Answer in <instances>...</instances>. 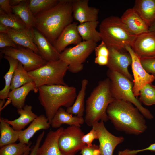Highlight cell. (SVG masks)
<instances>
[{"label":"cell","instance_id":"cell-1","mask_svg":"<svg viewBox=\"0 0 155 155\" xmlns=\"http://www.w3.org/2000/svg\"><path fill=\"white\" fill-rule=\"evenodd\" d=\"M73 0H59L52 7L34 16V28L53 45L62 31L73 22Z\"/></svg>","mask_w":155,"mask_h":155},{"label":"cell","instance_id":"cell-2","mask_svg":"<svg viewBox=\"0 0 155 155\" xmlns=\"http://www.w3.org/2000/svg\"><path fill=\"white\" fill-rule=\"evenodd\" d=\"M106 113L117 131L138 135L147 129L144 117L130 102L115 100L108 106Z\"/></svg>","mask_w":155,"mask_h":155},{"label":"cell","instance_id":"cell-3","mask_svg":"<svg viewBox=\"0 0 155 155\" xmlns=\"http://www.w3.org/2000/svg\"><path fill=\"white\" fill-rule=\"evenodd\" d=\"M38 100L50 124L59 108L72 106L77 96L76 88L68 85H44L38 88Z\"/></svg>","mask_w":155,"mask_h":155},{"label":"cell","instance_id":"cell-4","mask_svg":"<svg viewBox=\"0 0 155 155\" xmlns=\"http://www.w3.org/2000/svg\"><path fill=\"white\" fill-rule=\"evenodd\" d=\"M110 88V80L108 78L100 81L86 101L84 122L92 127L96 122H106L109 119L106 110L109 105L115 100Z\"/></svg>","mask_w":155,"mask_h":155},{"label":"cell","instance_id":"cell-5","mask_svg":"<svg viewBox=\"0 0 155 155\" xmlns=\"http://www.w3.org/2000/svg\"><path fill=\"white\" fill-rule=\"evenodd\" d=\"M99 26L101 41L108 48L126 50L127 46H131L137 36L132 33L120 18L117 16H111L105 18Z\"/></svg>","mask_w":155,"mask_h":155},{"label":"cell","instance_id":"cell-6","mask_svg":"<svg viewBox=\"0 0 155 155\" xmlns=\"http://www.w3.org/2000/svg\"><path fill=\"white\" fill-rule=\"evenodd\" d=\"M107 75L110 80L111 91L115 100L130 102L138 109L144 117L148 119L153 118L150 112L144 107L140 100L134 95L133 82L116 71L108 70Z\"/></svg>","mask_w":155,"mask_h":155},{"label":"cell","instance_id":"cell-7","mask_svg":"<svg viewBox=\"0 0 155 155\" xmlns=\"http://www.w3.org/2000/svg\"><path fill=\"white\" fill-rule=\"evenodd\" d=\"M68 66L67 63L59 59L47 62L44 65L28 73L38 89L44 85L67 86L64 78Z\"/></svg>","mask_w":155,"mask_h":155},{"label":"cell","instance_id":"cell-8","mask_svg":"<svg viewBox=\"0 0 155 155\" xmlns=\"http://www.w3.org/2000/svg\"><path fill=\"white\" fill-rule=\"evenodd\" d=\"M92 41H83L75 46L66 48L61 53L60 59L69 65L68 71L77 73L83 68V63L97 46Z\"/></svg>","mask_w":155,"mask_h":155},{"label":"cell","instance_id":"cell-9","mask_svg":"<svg viewBox=\"0 0 155 155\" xmlns=\"http://www.w3.org/2000/svg\"><path fill=\"white\" fill-rule=\"evenodd\" d=\"M1 53L11 57L20 63L28 72L34 71L45 65L47 62L32 50L18 45L17 48L0 49Z\"/></svg>","mask_w":155,"mask_h":155},{"label":"cell","instance_id":"cell-10","mask_svg":"<svg viewBox=\"0 0 155 155\" xmlns=\"http://www.w3.org/2000/svg\"><path fill=\"white\" fill-rule=\"evenodd\" d=\"M84 133L80 127L69 126L64 128L58 141L59 150L63 155H74L86 145L82 140Z\"/></svg>","mask_w":155,"mask_h":155},{"label":"cell","instance_id":"cell-11","mask_svg":"<svg viewBox=\"0 0 155 155\" xmlns=\"http://www.w3.org/2000/svg\"><path fill=\"white\" fill-rule=\"evenodd\" d=\"M126 50L131 55L132 59L131 65L134 77L133 91L137 98L139 96L140 89L145 85L151 83L155 79V76L148 73L142 67L140 59L130 46L125 47Z\"/></svg>","mask_w":155,"mask_h":155},{"label":"cell","instance_id":"cell-12","mask_svg":"<svg viewBox=\"0 0 155 155\" xmlns=\"http://www.w3.org/2000/svg\"><path fill=\"white\" fill-rule=\"evenodd\" d=\"M92 127L96 130L98 135L100 155H113L116 146L124 140L123 137L116 136L110 133L103 121L94 123Z\"/></svg>","mask_w":155,"mask_h":155},{"label":"cell","instance_id":"cell-13","mask_svg":"<svg viewBox=\"0 0 155 155\" xmlns=\"http://www.w3.org/2000/svg\"><path fill=\"white\" fill-rule=\"evenodd\" d=\"M109 51L108 63L109 70L117 72L133 82V79L128 70L132 63L131 57L126 50L120 51L108 48Z\"/></svg>","mask_w":155,"mask_h":155},{"label":"cell","instance_id":"cell-14","mask_svg":"<svg viewBox=\"0 0 155 155\" xmlns=\"http://www.w3.org/2000/svg\"><path fill=\"white\" fill-rule=\"evenodd\" d=\"M31 36L37 47L39 55L44 60L50 62L60 59L61 53L44 35L34 28L31 30Z\"/></svg>","mask_w":155,"mask_h":155},{"label":"cell","instance_id":"cell-15","mask_svg":"<svg viewBox=\"0 0 155 155\" xmlns=\"http://www.w3.org/2000/svg\"><path fill=\"white\" fill-rule=\"evenodd\" d=\"M131 47L140 59L155 56V32L137 36Z\"/></svg>","mask_w":155,"mask_h":155},{"label":"cell","instance_id":"cell-16","mask_svg":"<svg viewBox=\"0 0 155 155\" xmlns=\"http://www.w3.org/2000/svg\"><path fill=\"white\" fill-rule=\"evenodd\" d=\"M88 0H73L72 13L73 18L80 24L98 20L99 10L89 7Z\"/></svg>","mask_w":155,"mask_h":155},{"label":"cell","instance_id":"cell-17","mask_svg":"<svg viewBox=\"0 0 155 155\" xmlns=\"http://www.w3.org/2000/svg\"><path fill=\"white\" fill-rule=\"evenodd\" d=\"M78 23L73 22L67 26L61 32L53 45L60 53H61L70 45H76L82 41L77 27Z\"/></svg>","mask_w":155,"mask_h":155},{"label":"cell","instance_id":"cell-18","mask_svg":"<svg viewBox=\"0 0 155 155\" xmlns=\"http://www.w3.org/2000/svg\"><path fill=\"white\" fill-rule=\"evenodd\" d=\"M120 18L129 31L135 35L149 31L148 26L133 8L126 10Z\"/></svg>","mask_w":155,"mask_h":155},{"label":"cell","instance_id":"cell-19","mask_svg":"<svg viewBox=\"0 0 155 155\" xmlns=\"http://www.w3.org/2000/svg\"><path fill=\"white\" fill-rule=\"evenodd\" d=\"M64 128L60 127L55 131H50L40 146L38 155H63L59 147L58 141Z\"/></svg>","mask_w":155,"mask_h":155},{"label":"cell","instance_id":"cell-20","mask_svg":"<svg viewBox=\"0 0 155 155\" xmlns=\"http://www.w3.org/2000/svg\"><path fill=\"white\" fill-rule=\"evenodd\" d=\"M51 124L46 116L41 114L38 116L26 129L21 131L18 141L23 144H28L30 140L38 131L48 129Z\"/></svg>","mask_w":155,"mask_h":155},{"label":"cell","instance_id":"cell-21","mask_svg":"<svg viewBox=\"0 0 155 155\" xmlns=\"http://www.w3.org/2000/svg\"><path fill=\"white\" fill-rule=\"evenodd\" d=\"M133 8L149 27L155 22V0H136Z\"/></svg>","mask_w":155,"mask_h":155},{"label":"cell","instance_id":"cell-22","mask_svg":"<svg viewBox=\"0 0 155 155\" xmlns=\"http://www.w3.org/2000/svg\"><path fill=\"white\" fill-rule=\"evenodd\" d=\"M31 91H34L35 93L38 92L34 82L11 90L9 94L8 98L11 100L13 106L17 109L22 108L25 106L26 98Z\"/></svg>","mask_w":155,"mask_h":155},{"label":"cell","instance_id":"cell-23","mask_svg":"<svg viewBox=\"0 0 155 155\" xmlns=\"http://www.w3.org/2000/svg\"><path fill=\"white\" fill-rule=\"evenodd\" d=\"M17 112L20 116L17 119L9 120L7 119H3L14 130L18 131H21L24 129L38 116L33 112L32 106L30 105H25L23 108L18 109Z\"/></svg>","mask_w":155,"mask_h":155},{"label":"cell","instance_id":"cell-24","mask_svg":"<svg viewBox=\"0 0 155 155\" xmlns=\"http://www.w3.org/2000/svg\"><path fill=\"white\" fill-rule=\"evenodd\" d=\"M84 122V120L83 117L73 116L72 114L68 113L64 108L61 107L53 118L51 125L52 128H59L63 124L80 127Z\"/></svg>","mask_w":155,"mask_h":155},{"label":"cell","instance_id":"cell-25","mask_svg":"<svg viewBox=\"0 0 155 155\" xmlns=\"http://www.w3.org/2000/svg\"><path fill=\"white\" fill-rule=\"evenodd\" d=\"M99 23L98 20L80 24L77 28L78 33L83 41H92L97 43L101 41L99 32L96 28Z\"/></svg>","mask_w":155,"mask_h":155},{"label":"cell","instance_id":"cell-26","mask_svg":"<svg viewBox=\"0 0 155 155\" xmlns=\"http://www.w3.org/2000/svg\"><path fill=\"white\" fill-rule=\"evenodd\" d=\"M0 23L31 36V31L20 18L14 13L7 14L0 9Z\"/></svg>","mask_w":155,"mask_h":155},{"label":"cell","instance_id":"cell-27","mask_svg":"<svg viewBox=\"0 0 155 155\" xmlns=\"http://www.w3.org/2000/svg\"><path fill=\"white\" fill-rule=\"evenodd\" d=\"M29 0H23L20 4L11 6L13 13L18 16L31 31L34 28V16L29 6Z\"/></svg>","mask_w":155,"mask_h":155},{"label":"cell","instance_id":"cell-28","mask_svg":"<svg viewBox=\"0 0 155 155\" xmlns=\"http://www.w3.org/2000/svg\"><path fill=\"white\" fill-rule=\"evenodd\" d=\"M3 118H0V147L16 143L18 140L21 131L14 130Z\"/></svg>","mask_w":155,"mask_h":155},{"label":"cell","instance_id":"cell-29","mask_svg":"<svg viewBox=\"0 0 155 155\" xmlns=\"http://www.w3.org/2000/svg\"><path fill=\"white\" fill-rule=\"evenodd\" d=\"M88 83L87 79H84L82 80L81 89L73 105L67 108L66 111L67 112L72 115H75L78 117H83L85 110L84 105L86 90Z\"/></svg>","mask_w":155,"mask_h":155},{"label":"cell","instance_id":"cell-30","mask_svg":"<svg viewBox=\"0 0 155 155\" xmlns=\"http://www.w3.org/2000/svg\"><path fill=\"white\" fill-rule=\"evenodd\" d=\"M7 34L18 45L30 49L39 54L37 47L30 36L11 28L9 29Z\"/></svg>","mask_w":155,"mask_h":155},{"label":"cell","instance_id":"cell-31","mask_svg":"<svg viewBox=\"0 0 155 155\" xmlns=\"http://www.w3.org/2000/svg\"><path fill=\"white\" fill-rule=\"evenodd\" d=\"M3 57L8 62L9 68L8 71L3 77L5 84L4 88L0 91V99H5L8 98L10 91V86L13 74L19 63L16 59L8 56L4 55Z\"/></svg>","mask_w":155,"mask_h":155},{"label":"cell","instance_id":"cell-32","mask_svg":"<svg viewBox=\"0 0 155 155\" xmlns=\"http://www.w3.org/2000/svg\"><path fill=\"white\" fill-rule=\"evenodd\" d=\"M33 82V80L29 75L28 72L25 70L22 64L19 62L13 74L10 90H12Z\"/></svg>","mask_w":155,"mask_h":155},{"label":"cell","instance_id":"cell-33","mask_svg":"<svg viewBox=\"0 0 155 155\" xmlns=\"http://www.w3.org/2000/svg\"><path fill=\"white\" fill-rule=\"evenodd\" d=\"M31 145V142L28 144L20 142L9 144L0 148V155H22Z\"/></svg>","mask_w":155,"mask_h":155},{"label":"cell","instance_id":"cell-34","mask_svg":"<svg viewBox=\"0 0 155 155\" xmlns=\"http://www.w3.org/2000/svg\"><path fill=\"white\" fill-rule=\"evenodd\" d=\"M59 0H30L29 6L34 16L49 9L55 5Z\"/></svg>","mask_w":155,"mask_h":155},{"label":"cell","instance_id":"cell-35","mask_svg":"<svg viewBox=\"0 0 155 155\" xmlns=\"http://www.w3.org/2000/svg\"><path fill=\"white\" fill-rule=\"evenodd\" d=\"M140 101L146 106L155 104V86L151 83L145 85L140 91Z\"/></svg>","mask_w":155,"mask_h":155},{"label":"cell","instance_id":"cell-36","mask_svg":"<svg viewBox=\"0 0 155 155\" xmlns=\"http://www.w3.org/2000/svg\"><path fill=\"white\" fill-rule=\"evenodd\" d=\"M96 57L94 59L95 63L100 65H107L109 55V48L103 41L95 47L94 50Z\"/></svg>","mask_w":155,"mask_h":155},{"label":"cell","instance_id":"cell-37","mask_svg":"<svg viewBox=\"0 0 155 155\" xmlns=\"http://www.w3.org/2000/svg\"><path fill=\"white\" fill-rule=\"evenodd\" d=\"M140 60L142 67L146 71L155 76V56L142 58Z\"/></svg>","mask_w":155,"mask_h":155},{"label":"cell","instance_id":"cell-38","mask_svg":"<svg viewBox=\"0 0 155 155\" xmlns=\"http://www.w3.org/2000/svg\"><path fill=\"white\" fill-rule=\"evenodd\" d=\"M17 45L7 33H0V49L6 47L17 48Z\"/></svg>","mask_w":155,"mask_h":155},{"label":"cell","instance_id":"cell-39","mask_svg":"<svg viewBox=\"0 0 155 155\" xmlns=\"http://www.w3.org/2000/svg\"><path fill=\"white\" fill-rule=\"evenodd\" d=\"M95 139H98V136L96 130L92 128L89 133L83 136L82 140L87 146H90L92 145V142Z\"/></svg>","mask_w":155,"mask_h":155},{"label":"cell","instance_id":"cell-40","mask_svg":"<svg viewBox=\"0 0 155 155\" xmlns=\"http://www.w3.org/2000/svg\"><path fill=\"white\" fill-rule=\"evenodd\" d=\"M81 155H100L99 146L95 144L90 146L87 145L81 150Z\"/></svg>","mask_w":155,"mask_h":155},{"label":"cell","instance_id":"cell-41","mask_svg":"<svg viewBox=\"0 0 155 155\" xmlns=\"http://www.w3.org/2000/svg\"><path fill=\"white\" fill-rule=\"evenodd\" d=\"M44 134L45 132L43 131L39 134L37 138L35 144L31 148L29 155H38V150Z\"/></svg>","mask_w":155,"mask_h":155},{"label":"cell","instance_id":"cell-42","mask_svg":"<svg viewBox=\"0 0 155 155\" xmlns=\"http://www.w3.org/2000/svg\"><path fill=\"white\" fill-rule=\"evenodd\" d=\"M0 9L7 14L13 13L9 0H0Z\"/></svg>","mask_w":155,"mask_h":155},{"label":"cell","instance_id":"cell-43","mask_svg":"<svg viewBox=\"0 0 155 155\" xmlns=\"http://www.w3.org/2000/svg\"><path fill=\"white\" fill-rule=\"evenodd\" d=\"M149 150L155 152V143L151 144L149 146L145 148L137 150H129V155H136L138 153L145 151Z\"/></svg>","mask_w":155,"mask_h":155},{"label":"cell","instance_id":"cell-44","mask_svg":"<svg viewBox=\"0 0 155 155\" xmlns=\"http://www.w3.org/2000/svg\"><path fill=\"white\" fill-rule=\"evenodd\" d=\"M11 28L5 25L0 23V33H7Z\"/></svg>","mask_w":155,"mask_h":155},{"label":"cell","instance_id":"cell-45","mask_svg":"<svg viewBox=\"0 0 155 155\" xmlns=\"http://www.w3.org/2000/svg\"><path fill=\"white\" fill-rule=\"evenodd\" d=\"M23 0H9L11 6H15L20 4Z\"/></svg>","mask_w":155,"mask_h":155},{"label":"cell","instance_id":"cell-46","mask_svg":"<svg viewBox=\"0 0 155 155\" xmlns=\"http://www.w3.org/2000/svg\"><path fill=\"white\" fill-rule=\"evenodd\" d=\"M5 102V99H1L0 100V113L2 110L3 106Z\"/></svg>","mask_w":155,"mask_h":155},{"label":"cell","instance_id":"cell-47","mask_svg":"<svg viewBox=\"0 0 155 155\" xmlns=\"http://www.w3.org/2000/svg\"><path fill=\"white\" fill-rule=\"evenodd\" d=\"M149 31L150 32H155V22L152 26L149 27Z\"/></svg>","mask_w":155,"mask_h":155},{"label":"cell","instance_id":"cell-48","mask_svg":"<svg viewBox=\"0 0 155 155\" xmlns=\"http://www.w3.org/2000/svg\"><path fill=\"white\" fill-rule=\"evenodd\" d=\"M31 148H29L22 155H29L30 152Z\"/></svg>","mask_w":155,"mask_h":155}]
</instances>
